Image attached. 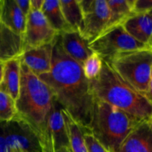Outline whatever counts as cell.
I'll return each instance as SVG.
<instances>
[{
  "label": "cell",
  "mask_w": 152,
  "mask_h": 152,
  "mask_svg": "<svg viewBox=\"0 0 152 152\" xmlns=\"http://www.w3.org/2000/svg\"><path fill=\"white\" fill-rule=\"evenodd\" d=\"M38 77L50 88L59 105L87 129L94 105L89 80L82 65L63 50L59 34L53 45L51 69Z\"/></svg>",
  "instance_id": "obj_1"
},
{
  "label": "cell",
  "mask_w": 152,
  "mask_h": 152,
  "mask_svg": "<svg viewBox=\"0 0 152 152\" xmlns=\"http://www.w3.org/2000/svg\"><path fill=\"white\" fill-rule=\"evenodd\" d=\"M55 101L50 88L21 60L20 89L15 101L16 117L34 133L42 152H54L49 130V117Z\"/></svg>",
  "instance_id": "obj_2"
},
{
  "label": "cell",
  "mask_w": 152,
  "mask_h": 152,
  "mask_svg": "<svg viewBox=\"0 0 152 152\" xmlns=\"http://www.w3.org/2000/svg\"><path fill=\"white\" fill-rule=\"evenodd\" d=\"M94 98L126 111L142 120L152 117V105L131 86L124 81L107 62L97 77L89 80Z\"/></svg>",
  "instance_id": "obj_3"
},
{
  "label": "cell",
  "mask_w": 152,
  "mask_h": 152,
  "mask_svg": "<svg viewBox=\"0 0 152 152\" xmlns=\"http://www.w3.org/2000/svg\"><path fill=\"white\" fill-rule=\"evenodd\" d=\"M141 121L126 111L94 98L87 130L107 149L118 152L122 142Z\"/></svg>",
  "instance_id": "obj_4"
},
{
  "label": "cell",
  "mask_w": 152,
  "mask_h": 152,
  "mask_svg": "<svg viewBox=\"0 0 152 152\" xmlns=\"http://www.w3.org/2000/svg\"><path fill=\"white\" fill-rule=\"evenodd\" d=\"M108 64L126 83L144 96L152 70L151 47L122 53Z\"/></svg>",
  "instance_id": "obj_5"
},
{
  "label": "cell",
  "mask_w": 152,
  "mask_h": 152,
  "mask_svg": "<svg viewBox=\"0 0 152 152\" xmlns=\"http://www.w3.org/2000/svg\"><path fill=\"white\" fill-rule=\"evenodd\" d=\"M147 47L149 46L133 38L122 25L105 30L89 42V48L107 63L120 53Z\"/></svg>",
  "instance_id": "obj_6"
},
{
  "label": "cell",
  "mask_w": 152,
  "mask_h": 152,
  "mask_svg": "<svg viewBox=\"0 0 152 152\" xmlns=\"http://www.w3.org/2000/svg\"><path fill=\"white\" fill-rule=\"evenodd\" d=\"M13 146H20L28 152H42L34 133L16 117L12 121L0 124V152H7Z\"/></svg>",
  "instance_id": "obj_7"
},
{
  "label": "cell",
  "mask_w": 152,
  "mask_h": 152,
  "mask_svg": "<svg viewBox=\"0 0 152 152\" xmlns=\"http://www.w3.org/2000/svg\"><path fill=\"white\" fill-rule=\"evenodd\" d=\"M83 11V30L80 34L91 42L108 26L109 10L106 0H79Z\"/></svg>",
  "instance_id": "obj_8"
},
{
  "label": "cell",
  "mask_w": 152,
  "mask_h": 152,
  "mask_svg": "<svg viewBox=\"0 0 152 152\" xmlns=\"http://www.w3.org/2000/svg\"><path fill=\"white\" fill-rule=\"evenodd\" d=\"M59 33L49 24L41 10H30L23 36V52L54 42Z\"/></svg>",
  "instance_id": "obj_9"
},
{
  "label": "cell",
  "mask_w": 152,
  "mask_h": 152,
  "mask_svg": "<svg viewBox=\"0 0 152 152\" xmlns=\"http://www.w3.org/2000/svg\"><path fill=\"white\" fill-rule=\"evenodd\" d=\"M151 118L141 121L131 132L122 142L118 152H152Z\"/></svg>",
  "instance_id": "obj_10"
},
{
  "label": "cell",
  "mask_w": 152,
  "mask_h": 152,
  "mask_svg": "<svg viewBox=\"0 0 152 152\" xmlns=\"http://www.w3.org/2000/svg\"><path fill=\"white\" fill-rule=\"evenodd\" d=\"M55 40L50 44L25 50L21 55L22 62L37 77L50 72L51 69Z\"/></svg>",
  "instance_id": "obj_11"
},
{
  "label": "cell",
  "mask_w": 152,
  "mask_h": 152,
  "mask_svg": "<svg viewBox=\"0 0 152 152\" xmlns=\"http://www.w3.org/2000/svg\"><path fill=\"white\" fill-rule=\"evenodd\" d=\"M59 38L65 53L81 65L93 53V51L89 48V42L77 31L62 33L59 34Z\"/></svg>",
  "instance_id": "obj_12"
},
{
  "label": "cell",
  "mask_w": 152,
  "mask_h": 152,
  "mask_svg": "<svg viewBox=\"0 0 152 152\" xmlns=\"http://www.w3.org/2000/svg\"><path fill=\"white\" fill-rule=\"evenodd\" d=\"M122 25L133 38L149 46L152 37V10L132 15Z\"/></svg>",
  "instance_id": "obj_13"
},
{
  "label": "cell",
  "mask_w": 152,
  "mask_h": 152,
  "mask_svg": "<svg viewBox=\"0 0 152 152\" xmlns=\"http://www.w3.org/2000/svg\"><path fill=\"white\" fill-rule=\"evenodd\" d=\"M23 53V38L9 29L0 19V61L20 57Z\"/></svg>",
  "instance_id": "obj_14"
},
{
  "label": "cell",
  "mask_w": 152,
  "mask_h": 152,
  "mask_svg": "<svg viewBox=\"0 0 152 152\" xmlns=\"http://www.w3.org/2000/svg\"><path fill=\"white\" fill-rule=\"evenodd\" d=\"M0 19L5 26L23 38L26 16L15 0H0Z\"/></svg>",
  "instance_id": "obj_15"
},
{
  "label": "cell",
  "mask_w": 152,
  "mask_h": 152,
  "mask_svg": "<svg viewBox=\"0 0 152 152\" xmlns=\"http://www.w3.org/2000/svg\"><path fill=\"white\" fill-rule=\"evenodd\" d=\"M62 109V108L56 100L49 117V130L54 151L62 146L70 147L68 132Z\"/></svg>",
  "instance_id": "obj_16"
},
{
  "label": "cell",
  "mask_w": 152,
  "mask_h": 152,
  "mask_svg": "<svg viewBox=\"0 0 152 152\" xmlns=\"http://www.w3.org/2000/svg\"><path fill=\"white\" fill-rule=\"evenodd\" d=\"M21 59L14 58L4 62L2 82L0 90L4 91L14 101L16 100L20 89Z\"/></svg>",
  "instance_id": "obj_17"
},
{
  "label": "cell",
  "mask_w": 152,
  "mask_h": 152,
  "mask_svg": "<svg viewBox=\"0 0 152 152\" xmlns=\"http://www.w3.org/2000/svg\"><path fill=\"white\" fill-rule=\"evenodd\" d=\"M62 113L66 125L71 151L88 152L84 138L85 132H88V130L77 123L69 113L63 108L62 109Z\"/></svg>",
  "instance_id": "obj_18"
},
{
  "label": "cell",
  "mask_w": 152,
  "mask_h": 152,
  "mask_svg": "<svg viewBox=\"0 0 152 152\" xmlns=\"http://www.w3.org/2000/svg\"><path fill=\"white\" fill-rule=\"evenodd\" d=\"M41 11L52 28L59 34L64 32L74 31L67 23L61 9L59 0L46 1L45 0Z\"/></svg>",
  "instance_id": "obj_19"
},
{
  "label": "cell",
  "mask_w": 152,
  "mask_h": 152,
  "mask_svg": "<svg viewBox=\"0 0 152 152\" xmlns=\"http://www.w3.org/2000/svg\"><path fill=\"white\" fill-rule=\"evenodd\" d=\"M106 2L109 10V21L105 30L123 25L126 19L134 14L133 11L134 0H106Z\"/></svg>",
  "instance_id": "obj_20"
},
{
  "label": "cell",
  "mask_w": 152,
  "mask_h": 152,
  "mask_svg": "<svg viewBox=\"0 0 152 152\" xmlns=\"http://www.w3.org/2000/svg\"><path fill=\"white\" fill-rule=\"evenodd\" d=\"M61 9L67 23L80 34L83 30V11L79 0H59Z\"/></svg>",
  "instance_id": "obj_21"
},
{
  "label": "cell",
  "mask_w": 152,
  "mask_h": 152,
  "mask_svg": "<svg viewBox=\"0 0 152 152\" xmlns=\"http://www.w3.org/2000/svg\"><path fill=\"white\" fill-rule=\"evenodd\" d=\"M16 116L15 101L0 90V124L12 121Z\"/></svg>",
  "instance_id": "obj_22"
},
{
  "label": "cell",
  "mask_w": 152,
  "mask_h": 152,
  "mask_svg": "<svg viewBox=\"0 0 152 152\" xmlns=\"http://www.w3.org/2000/svg\"><path fill=\"white\" fill-rule=\"evenodd\" d=\"M83 67V73L86 78L91 80L98 77L102 67V60L96 53H94L86 59Z\"/></svg>",
  "instance_id": "obj_23"
},
{
  "label": "cell",
  "mask_w": 152,
  "mask_h": 152,
  "mask_svg": "<svg viewBox=\"0 0 152 152\" xmlns=\"http://www.w3.org/2000/svg\"><path fill=\"white\" fill-rule=\"evenodd\" d=\"M84 138L88 152H112L103 146L90 132H85Z\"/></svg>",
  "instance_id": "obj_24"
},
{
  "label": "cell",
  "mask_w": 152,
  "mask_h": 152,
  "mask_svg": "<svg viewBox=\"0 0 152 152\" xmlns=\"http://www.w3.org/2000/svg\"><path fill=\"white\" fill-rule=\"evenodd\" d=\"M152 10V0H134L133 11L134 14L145 13Z\"/></svg>",
  "instance_id": "obj_25"
},
{
  "label": "cell",
  "mask_w": 152,
  "mask_h": 152,
  "mask_svg": "<svg viewBox=\"0 0 152 152\" xmlns=\"http://www.w3.org/2000/svg\"><path fill=\"white\" fill-rule=\"evenodd\" d=\"M16 4L19 7L23 14L27 17L28 14L31 10V4L30 0H15Z\"/></svg>",
  "instance_id": "obj_26"
},
{
  "label": "cell",
  "mask_w": 152,
  "mask_h": 152,
  "mask_svg": "<svg viewBox=\"0 0 152 152\" xmlns=\"http://www.w3.org/2000/svg\"><path fill=\"white\" fill-rule=\"evenodd\" d=\"M145 99L148 101L151 105H152V70H151V77H150V80H149V83H148V88H147V91L146 93L144 95Z\"/></svg>",
  "instance_id": "obj_27"
},
{
  "label": "cell",
  "mask_w": 152,
  "mask_h": 152,
  "mask_svg": "<svg viewBox=\"0 0 152 152\" xmlns=\"http://www.w3.org/2000/svg\"><path fill=\"white\" fill-rule=\"evenodd\" d=\"M44 1L45 0H30L31 10H41Z\"/></svg>",
  "instance_id": "obj_28"
},
{
  "label": "cell",
  "mask_w": 152,
  "mask_h": 152,
  "mask_svg": "<svg viewBox=\"0 0 152 152\" xmlns=\"http://www.w3.org/2000/svg\"><path fill=\"white\" fill-rule=\"evenodd\" d=\"M7 152H28L26 150L23 149L22 147L20 146H13L10 147L8 149Z\"/></svg>",
  "instance_id": "obj_29"
},
{
  "label": "cell",
  "mask_w": 152,
  "mask_h": 152,
  "mask_svg": "<svg viewBox=\"0 0 152 152\" xmlns=\"http://www.w3.org/2000/svg\"><path fill=\"white\" fill-rule=\"evenodd\" d=\"M4 62L0 61V84L2 82L3 74H4Z\"/></svg>",
  "instance_id": "obj_30"
},
{
  "label": "cell",
  "mask_w": 152,
  "mask_h": 152,
  "mask_svg": "<svg viewBox=\"0 0 152 152\" xmlns=\"http://www.w3.org/2000/svg\"><path fill=\"white\" fill-rule=\"evenodd\" d=\"M54 152H72V151H71V148H70V147L62 146L55 150Z\"/></svg>",
  "instance_id": "obj_31"
},
{
  "label": "cell",
  "mask_w": 152,
  "mask_h": 152,
  "mask_svg": "<svg viewBox=\"0 0 152 152\" xmlns=\"http://www.w3.org/2000/svg\"><path fill=\"white\" fill-rule=\"evenodd\" d=\"M149 47H151L152 48V37L151 39V41H150V42H149Z\"/></svg>",
  "instance_id": "obj_32"
},
{
  "label": "cell",
  "mask_w": 152,
  "mask_h": 152,
  "mask_svg": "<svg viewBox=\"0 0 152 152\" xmlns=\"http://www.w3.org/2000/svg\"><path fill=\"white\" fill-rule=\"evenodd\" d=\"M151 125H152V117L151 118Z\"/></svg>",
  "instance_id": "obj_33"
}]
</instances>
